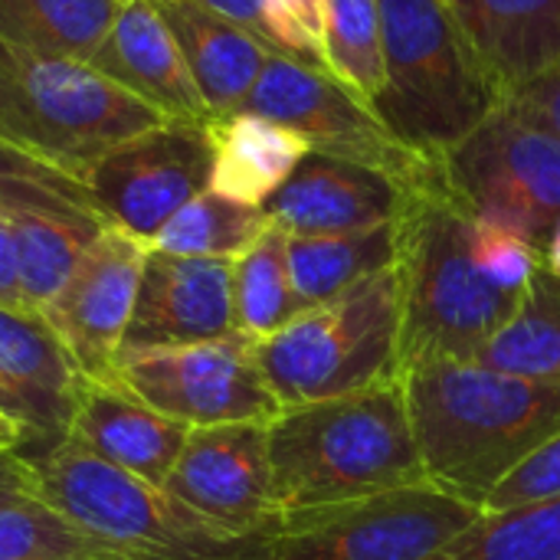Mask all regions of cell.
Returning <instances> with one entry per match:
<instances>
[{
    "mask_svg": "<svg viewBox=\"0 0 560 560\" xmlns=\"http://www.w3.org/2000/svg\"><path fill=\"white\" fill-rule=\"evenodd\" d=\"M430 560H560V499L479 512Z\"/></svg>",
    "mask_w": 560,
    "mask_h": 560,
    "instance_id": "cell-29",
    "label": "cell"
},
{
    "mask_svg": "<svg viewBox=\"0 0 560 560\" xmlns=\"http://www.w3.org/2000/svg\"><path fill=\"white\" fill-rule=\"evenodd\" d=\"M325 72L361 102L384 92V23L377 0H325Z\"/></svg>",
    "mask_w": 560,
    "mask_h": 560,
    "instance_id": "cell-30",
    "label": "cell"
},
{
    "mask_svg": "<svg viewBox=\"0 0 560 560\" xmlns=\"http://www.w3.org/2000/svg\"><path fill=\"white\" fill-rule=\"evenodd\" d=\"M26 459L36 472V499L138 560H253L276 532L230 538L180 509L164 489L102 463L69 436Z\"/></svg>",
    "mask_w": 560,
    "mask_h": 560,
    "instance_id": "cell-7",
    "label": "cell"
},
{
    "mask_svg": "<svg viewBox=\"0 0 560 560\" xmlns=\"http://www.w3.org/2000/svg\"><path fill=\"white\" fill-rule=\"evenodd\" d=\"M266 226H269V217L262 207L230 200L207 187L164 223L151 249L233 262L266 233Z\"/></svg>",
    "mask_w": 560,
    "mask_h": 560,
    "instance_id": "cell-28",
    "label": "cell"
},
{
    "mask_svg": "<svg viewBox=\"0 0 560 560\" xmlns=\"http://www.w3.org/2000/svg\"><path fill=\"white\" fill-rule=\"evenodd\" d=\"M0 305L30 308L26 295H23V282H20V266H16L13 240H10L3 223H0Z\"/></svg>",
    "mask_w": 560,
    "mask_h": 560,
    "instance_id": "cell-38",
    "label": "cell"
},
{
    "mask_svg": "<svg viewBox=\"0 0 560 560\" xmlns=\"http://www.w3.org/2000/svg\"><path fill=\"white\" fill-rule=\"evenodd\" d=\"M450 10L505 98L560 62V0H453Z\"/></svg>",
    "mask_w": 560,
    "mask_h": 560,
    "instance_id": "cell-21",
    "label": "cell"
},
{
    "mask_svg": "<svg viewBox=\"0 0 560 560\" xmlns=\"http://www.w3.org/2000/svg\"><path fill=\"white\" fill-rule=\"evenodd\" d=\"M394 262L397 223L331 236H289V272L305 308L335 302L338 295L390 269Z\"/></svg>",
    "mask_w": 560,
    "mask_h": 560,
    "instance_id": "cell-24",
    "label": "cell"
},
{
    "mask_svg": "<svg viewBox=\"0 0 560 560\" xmlns=\"http://www.w3.org/2000/svg\"><path fill=\"white\" fill-rule=\"evenodd\" d=\"M479 512L433 486H410L285 515L253 560H430Z\"/></svg>",
    "mask_w": 560,
    "mask_h": 560,
    "instance_id": "cell-10",
    "label": "cell"
},
{
    "mask_svg": "<svg viewBox=\"0 0 560 560\" xmlns=\"http://www.w3.org/2000/svg\"><path fill=\"white\" fill-rule=\"evenodd\" d=\"M472 217L453 197H413L397 220L404 368L427 358L479 361L522 295L495 289L469 249Z\"/></svg>",
    "mask_w": 560,
    "mask_h": 560,
    "instance_id": "cell-3",
    "label": "cell"
},
{
    "mask_svg": "<svg viewBox=\"0 0 560 560\" xmlns=\"http://www.w3.org/2000/svg\"><path fill=\"white\" fill-rule=\"evenodd\" d=\"M443 161L469 217L505 226L545 253L560 223V135L505 98Z\"/></svg>",
    "mask_w": 560,
    "mask_h": 560,
    "instance_id": "cell-9",
    "label": "cell"
},
{
    "mask_svg": "<svg viewBox=\"0 0 560 560\" xmlns=\"http://www.w3.org/2000/svg\"><path fill=\"white\" fill-rule=\"evenodd\" d=\"M0 410H3L7 417H13V420L20 423V417H16V407H13V400H10V397H7L3 390H0Z\"/></svg>",
    "mask_w": 560,
    "mask_h": 560,
    "instance_id": "cell-41",
    "label": "cell"
},
{
    "mask_svg": "<svg viewBox=\"0 0 560 560\" xmlns=\"http://www.w3.org/2000/svg\"><path fill=\"white\" fill-rule=\"evenodd\" d=\"M36 495V472L33 463L20 453H0V505L16 502V499H30Z\"/></svg>",
    "mask_w": 560,
    "mask_h": 560,
    "instance_id": "cell-37",
    "label": "cell"
},
{
    "mask_svg": "<svg viewBox=\"0 0 560 560\" xmlns=\"http://www.w3.org/2000/svg\"><path fill=\"white\" fill-rule=\"evenodd\" d=\"M305 305L289 272V233L276 223L233 259V328L246 341H262L299 318Z\"/></svg>",
    "mask_w": 560,
    "mask_h": 560,
    "instance_id": "cell-25",
    "label": "cell"
},
{
    "mask_svg": "<svg viewBox=\"0 0 560 560\" xmlns=\"http://www.w3.org/2000/svg\"><path fill=\"white\" fill-rule=\"evenodd\" d=\"M446 3H453V0H446Z\"/></svg>",
    "mask_w": 560,
    "mask_h": 560,
    "instance_id": "cell-42",
    "label": "cell"
},
{
    "mask_svg": "<svg viewBox=\"0 0 560 560\" xmlns=\"http://www.w3.org/2000/svg\"><path fill=\"white\" fill-rule=\"evenodd\" d=\"M400 387L427 482L472 509L560 433V384L427 358L404 368Z\"/></svg>",
    "mask_w": 560,
    "mask_h": 560,
    "instance_id": "cell-1",
    "label": "cell"
},
{
    "mask_svg": "<svg viewBox=\"0 0 560 560\" xmlns=\"http://www.w3.org/2000/svg\"><path fill=\"white\" fill-rule=\"evenodd\" d=\"M210 171L207 121L167 118L112 148L82 184L108 226L151 246L164 223L210 187Z\"/></svg>",
    "mask_w": 560,
    "mask_h": 560,
    "instance_id": "cell-13",
    "label": "cell"
},
{
    "mask_svg": "<svg viewBox=\"0 0 560 560\" xmlns=\"http://www.w3.org/2000/svg\"><path fill=\"white\" fill-rule=\"evenodd\" d=\"M82 377L36 308L0 305V390L23 427V456L66 440Z\"/></svg>",
    "mask_w": 560,
    "mask_h": 560,
    "instance_id": "cell-18",
    "label": "cell"
},
{
    "mask_svg": "<svg viewBox=\"0 0 560 560\" xmlns=\"http://www.w3.org/2000/svg\"><path fill=\"white\" fill-rule=\"evenodd\" d=\"M66 436L102 463L164 489L190 427L158 413L118 381H85Z\"/></svg>",
    "mask_w": 560,
    "mask_h": 560,
    "instance_id": "cell-19",
    "label": "cell"
},
{
    "mask_svg": "<svg viewBox=\"0 0 560 560\" xmlns=\"http://www.w3.org/2000/svg\"><path fill=\"white\" fill-rule=\"evenodd\" d=\"M555 499H560V433L492 492L482 512H502V509L538 505Z\"/></svg>",
    "mask_w": 560,
    "mask_h": 560,
    "instance_id": "cell-34",
    "label": "cell"
},
{
    "mask_svg": "<svg viewBox=\"0 0 560 560\" xmlns=\"http://www.w3.org/2000/svg\"><path fill=\"white\" fill-rule=\"evenodd\" d=\"M121 0H0V39L89 62Z\"/></svg>",
    "mask_w": 560,
    "mask_h": 560,
    "instance_id": "cell-27",
    "label": "cell"
},
{
    "mask_svg": "<svg viewBox=\"0 0 560 560\" xmlns=\"http://www.w3.org/2000/svg\"><path fill=\"white\" fill-rule=\"evenodd\" d=\"M272 49L325 72V0H262Z\"/></svg>",
    "mask_w": 560,
    "mask_h": 560,
    "instance_id": "cell-33",
    "label": "cell"
},
{
    "mask_svg": "<svg viewBox=\"0 0 560 560\" xmlns=\"http://www.w3.org/2000/svg\"><path fill=\"white\" fill-rule=\"evenodd\" d=\"M207 102L213 118L243 108L249 89L256 85L266 56L272 52L262 39L243 26L210 13L194 0H151Z\"/></svg>",
    "mask_w": 560,
    "mask_h": 560,
    "instance_id": "cell-22",
    "label": "cell"
},
{
    "mask_svg": "<svg viewBox=\"0 0 560 560\" xmlns=\"http://www.w3.org/2000/svg\"><path fill=\"white\" fill-rule=\"evenodd\" d=\"M479 364L560 384V279L541 269L518 308L479 354Z\"/></svg>",
    "mask_w": 560,
    "mask_h": 560,
    "instance_id": "cell-26",
    "label": "cell"
},
{
    "mask_svg": "<svg viewBox=\"0 0 560 560\" xmlns=\"http://www.w3.org/2000/svg\"><path fill=\"white\" fill-rule=\"evenodd\" d=\"M164 492L230 538H259L279 525L272 502L269 427L226 423L190 430Z\"/></svg>",
    "mask_w": 560,
    "mask_h": 560,
    "instance_id": "cell-15",
    "label": "cell"
},
{
    "mask_svg": "<svg viewBox=\"0 0 560 560\" xmlns=\"http://www.w3.org/2000/svg\"><path fill=\"white\" fill-rule=\"evenodd\" d=\"M236 335L233 262L148 249L121 361ZM118 361V364H121Z\"/></svg>",
    "mask_w": 560,
    "mask_h": 560,
    "instance_id": "cell-16",
    "label": "cell"
},
{
    "mask_svg": "<svg viewBox=\"0 0 560 560\" xmlns=\"http://www.w3.org/2000/svg\"><path fill=\"white\" fill-rule=\"evenodd\" d=\"M279 518L430 486L400 384L285 407L269 423Z\"/></svg>",
    "mask_w": 560,
    "mask_h": 560,
    "instance_id": "cell-2",
    "label": "cell"
},
{
    "mask_svg": "<svg viewBox=\"0 0 560 560\" xmlns=\"http://www.w3.org/2000/svg\"><path fill=\"white\" fill-rule=\"evenodd\" d=\"M469 249L472 259L479 266V272L502 292L509 295H522L532 279L545 269V253L522 240L518 233L495 226L489 220H476L469 226Z\"/></svg>",
    "mask_w": 560,
    "mask_h": 560,
    "instance_id": "cell-32",
    "label": "cell"
},
{
    "mask_svg": "<svg viewBox=\"0 0 560 560\" xmlns=\"http://www.w3.org/2000/svg\"><path fill=\"white\" fill-rule=\"evenodd\" d=\"M512 102L525 105L532 115H538L555 135H560V62L551 66L548 72H541L538 79L525 82L522 89H515L509 95Z\"/></svg>",
    "mask_w": 560,
    "mask_h": 560,
    "instance_id": "cell-35",
    "label": "cell"
},
{
    "mask_svg": "<svg viewBox=\"0 0 560 560\" xmlns=\"http://www.w3.org/2000/svg\"><path fill=\"white\" fill-rule=\"evenodd\" d=\"M404 299L397 262L335 302L305 308L276 335L253 345L256 364L285 407H305L400 384Z\"/></svg>",
    "mask_w": 560,
    "mask_h": 560,
    "instance_id": "cell-6",
    "label": "cell"
},
{
    "mask_svg": "<svg viewBox=\"0 0 560 560\" xmlns=\"http://www.w3.org/2000/svg\"><path fill=\"white\" fill-rule=\"evenodd\" d=\"M384 23L381 121L427 154H446L505 102L446 0H377Z\"/></svg>",
    "mask_w": 560,
    "mask_h": 560,
    "instance_id": "cell-4",
    "label": "cell"
},
{
    "mask_svg": "<svg viewBox=\"0 0 560 560\" xmlns=\"http://www.w3.org/2000/svg\"><path fill=\"white\" fill-rule=\"evenodd\" d=\"M0 560H138L82 532L43 499L0 505Z\"/></svg>",
    "mask_w": 560,
    "mask_h": 560,
    "instance_id": "cell-31",
    "label": "cell"
},
{
    "mask_svg": "<svg viewBox=\"0 0 560 560\" xmlns=\"http://www.w3.org/2000/svg\"><path fill=\"white\" fill-rule=\"evenodd\" d=\"M115 381L190 430L226 423L269 427L282 413L256 364L253 341L243 335L125 358Z\"/></svg>",
    "mask_w": 560,
    "mask_h": 560,
    "instance_id": "cell-12",
    "label": "cell"
},
{
    "mask_svg": "<svg viewBox=\"0 0 560 560\" xmlns=\"http://www.w3.org/2000/svg\"><path fill=\"white\" fill-rule=\"evenodd\" d=\"M200 7H207L210 13L243 26L246 33H253L256 39H262L272 49V36H269V23H266V10L262 0H194ZM276 52V49H272Z\"/></svg>",
    "mask_w": 560,
    "mask_h": 560,
    "instance_id": "cell-36",
    "label": "cell"
},
{
    "mask_svg": "<svg viewBox=\"0 0 560 560\" xmlns=\"http://www.w3.org/2000/svg\"><path fill=\"white\" fill-rule=\"evenodd\" d=\"M240 112H253L299 131L312 151L384 171L410 197H453L446 161L440 154H427L400 141L381 121L374 105L361 102L328 72L292 56H266V66Z\"/></svg>",
    "mask_w": 560,
    "mask_h": 560,
    "instance_id": "cell-8",
    "label": "cell"
},
{
    "mask_svg": "<svg viewBox=\"0 0 560 560\" xmlns=\"http://www.w3.org/2000/svg\"><path fill=\"white\" fill-rule=\"evenodd\" d=\"M0 223L13 240L26 305L36 312L108 226L79 177L10 144H0Z\"/></svg>",
    "mask_w": 560,
    "mask_h": 560,
    "instance_id": "cell-11",
    "label": "cell"
},
{
    "mask_svg": "<svg viewBox=\"0 0 560 560\" xmlns=\"http://www.w3.org/2000/svg\"><path fill=\"white\" fill-rule=\"evenodd\" d=\"M207 135L213 144L210 190L249 207H266L312 151L299 131L253 112L210 118Z\"/></svg>",
    "mask_w": 560,
    "mask_h": 560,
    "instance_id": "cell-23",
    "label": "cell"
},
{
    "mask_svg": "<svg viewBox=\"0 0 560 560\" xmlns=\"http://www.w3.org/2000/svg\"><path fill=\"white\" fill-rule=\"evenodd\" d=\"M148 249V243L105 226L39 308L82 381H115Z\"/></svg>",
    "mask_w": 560,
    "mask_h": 560,
    "instance_id": "cell-14",
    "label": "cell"
},
{
    "mask_svg": "<svg viewBox=\"0 0 560 560\" xmlns=\"http://www.w3.org/2000/svg\"><path fill=\"white\" fill-rule=\"evenodd\" d=\"M20 446H23V427L0 410V453L20 450Z\"/></svg>",
    "mask_w": 560,
    "mask_h": 560,
    "instance_id": "cell-39",
    "label": "cell"
},
{
    "mask_svg": "<svg viewBox=\"0 0 560 560\" xmlns=\"http://www.w3.org/2000/svg\"><path fill=\"white\" fill-rule=\"evenodd\" d=\"M89 66L180 121H210L207 108L174 33L161 20L151 0H121L112 30L89 56Z\"/></svg>",
    "mask_w": 560,
    "mask_h": 560,
    "instance_id": "cell-20",
    "label": "cell"
},
{
    "mask_svg": "<svg viewBox=\"0 0 560 560\" xmlns=\"http://www.w3.org/2000/svg\"><path fill=\"white\" fill-rule=\"evenodd\" d=\"M545 269L560 279V223L551 230V236L545 243Z\"/></svg>",
    "mask_w": 560,
    "mask_h": 560,
    "instance_id": "cell-40",
    "label": "cell"
},
{
    "mask_svg": "<svg viewBox=\"0 0 560 560\" xmlns=\"http://www.w3.org/2000/svg\"><path fill=\"white\" fill-rule=\"evenodd\" d=\"M410 200L384 171L308 151L262 210L289 236H331L397 223Z\"/></svg>",
    "mask_w": 560,
    "mask_h": 560,
    "instance_id": "cell-17",
    "label": "cell"
},
{
    "mask_svg": "<svg viewBox=\"0 0 560 560\" xmlns=\"http://www.w3.org/2000/svg\"><path fill=\"white\" fill-rule=\"evenodd\" d=\"M167 121L82 59L0 39V144L79 180L121 141Z\"/></svg>",
    "mask_w": 560,
    "mask_h": 560,
    "instance_id": "cell-5",
    "label": "cell"
}]
</instances>
